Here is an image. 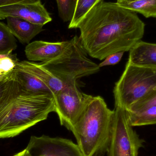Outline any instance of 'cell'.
<instances>
[{"label": "cell", "mask_w": 156, "mask_h": 156, "mask_svg": "<svg viewBox=\"0 0 156 156\" xmlns=\"http://www.w3.org/2000/svg\"><path fill=\"white\" fill-rule=\"evenodd\" d=\"M145 27L136 13L115 2L102 1L88 12L77 28L87 54L102 60L113 53L130 51L143 38Z\"/></svg>", "instance_id": "1"}, {"label": "cell", "mask_w": 156, "mask_h": 156, "mask_svg": "<svg viewBox=\"0 0 156 156\" xmlns=\"http://www.w3.org/2000/svg\"><path fill=\"white\" fill-rule=\"evenodd\" d=\"M55 111L53 95L26 92L15 77L8 92L0 102V138L18 135L46 120L48 115Z\"/></svg>", "instance_id": "2"}, {"label": "cell", "mask_w": 156, "mask_h": 156, "mask_svg": "<svg viewBox=\"0 0 156 156\" xmlns=\"http://www.w3.org/2000/svg\"><path fill=\"white\" fill-rule=\"evenodd\" d=\"M114 113L102 97L91 95L71 131L83 156L107 153Z\"/></svg>", "instance_id": "3"}, {"label": "cell", "mask_w": 156, "mask_h": 156, "mask_svg": "<svg viewBox=\"0 0 156 156\" xmlns=\"http://www.w3.org/2000/svg\"><path fill=\"white\" fill-rule=\"evenodd\" d=\"M88 54L77 36L69 40L61 54L53 59L40 63L54 76L66 84L77 82L78 79L100 71L99 65L88 58Z\"/></svg>", "instance_id": "4"}, {"label": "cell", "mask_w": 156, "mask_h": 156, "mask_svg": "<svg viewBox=\"0 0 156 156\" xmlns=\"http://www.w3.org/2000/svg\"><path fill=\"white\" fill-rule=\"evenodd\" d=\"M156 89V69L134 66L127 62L113 90L115 106L126 110Z\"/></svg>", "instance_id": "5"}, {"label": "cell", "mask_w": 156, "mask_h": 156, "mask_svg": "<svg viewBox=\"0 0 156 156\" xmlns=\"http://www.w3.org/2000/svg\"><path fill=\"white\" fill-rule=\"evenodd\" d=\"M114 111L108 156H138L144 140L130 124L125 109L115 106Z\"/></svg>", "instance_id": "6"}, {"label": "cell", "mask_w": 156, "mask_h": 156, "mask_svg": "<svg viewBox=\"0 0 156 156\" xmlns=\"http://www.w3.org/2000/svg\"><path fill=\"white\" fill-rule=\"evenodd\" d=\"M90 95L82 92L77 83H71L55 94V111L61 125L71 131Z\"/></svg>", "instance_id": "7"}, {"label": "cell", "mask_w": 156, "mask_h": 156, "mask_svg": "<svg viewBox=\"0 0 156 156\" xmlns=\"http://www.w3.org/2000/svg\"><path fill=\"white\" fill-rule=\"evenodd\" d=\"M26 149L30 156H83L71 140L45 135L31 136Z\"/></svg>", "instance_id": "8"}, {"label": "cell", "mask_w": 156, "mask_h": 156, "mask_svg": "<svg viewBox=\"0 0 156 156\" xmlns=\"http://www.w3.org/2000/svg\"><path fill=\"white\" fill-rule=\"evenodd\" d=\"M17 17L44 26L52 21L47 10L41 1L30 4L18 3L0 7V19Z\"/></svg>", "instance_id": "9"}, {"label": "cell", "mask_w": 156, "mask_h": 156, "mask_svg": "<svg viewBox=\"0 0 156 156\" xmlns=\"http://www.w3.org/2000/svg\"><path fill=\"white\" fill-rule=\"evenodd\" d=\"M69 42V40L56 42L34 41L26 47V56L29 61L46 62L61 54L68 45Z\"/></svg>", "instance_id": "10"}, {"label": "cell", "mask_w": 156, "mask_h": 156, "mask_svg": "<svg viewBox=\"0 0 156 156\" xmlns=\"http://www.w3.org/2000/svg\"><path fill=\"white\" fill-rule=\"evenodd\" d=\"M127 62L137 66L156 69V44L140 40L129 51Z\"/></svg>", "instance_id": "11"}, {"label": "cell", "mask_w": 156, "mask_h": 156, "mask_svg": "<svg viewBox=\"0 0 156 156\" xmlns=\"http://www.w3.org/2000/svg\"><path fill=\"white\" fill-rule=\"evenodd\" d=\"M8 28L21 43L28 44L38 34L44 31L43 26L35 24L17 17L6 18Z\"/></svg>", "instance_id": "12"}, {"label": "cell", "mask_w": 156, "mask_h": 156, "mask_svg": "<svg viewBox=\"0 0 156 156\" xmlns=\"http://www.w3.org/2000/svg\"><path fill=\"white\" fill-rule=\"evenodd\" d=\"M18 63L26 70L44 83L53 92V95L67 85L54 76L40 63L27 60L20 61Z\"/></svg>", "instance_id": "13"}, {"label": "cell", "mask_w": 156, "mask_h": 156, "mask_svg": "<svg viewBox=\"0 0 156 156\" xmlns=\"http://www.w3.org/2000/svg\"><path fill=\"white\" fill-rule=\"evenodd\" d=\"M119 6L139 13L147 18H156V0H116Z\"/></svg>", "instance_id": "14"}, {"label": "cell", "mask_w": 156, "mask_h": 156, "mask_svg": "<svg viewBox=\"0 0 156 156\" xmlns=\"http://www.w3.org/2000/svg\"><path fill=\"white\" fill-rule=\"evenodd\" d=\"M132 126H140L156 124V104L134 112H127Z\"/></svg>", "instance_id": "15"}, {"label": "cell", "mask_w": 156, "mask_h": 156, "mask_svg": "<svg viewBox=\"0 0 156 156\" xmlns=\"http://www.w3.org/2000/svg\"><path fill=\"white\" fill-rule=\"evenodd\" d=\"M103 0H76L73 16L69 25V29H76L89 12Z\"/></svg>", "instance_id": "16"}, {"label": "cell", "mask_w": 156, "mask_h": 156, "mask_svg": "<svg viewBox=\"0 0 156 156\" xmlns=\"http://www.w3.org/2000/svg\"><path fill=\"white\" fill-rule=\"evenodd\" d=\"M16 41L8 26L0 22V55H7L17 48Z\"/></svg>", "instance_id": "17"}, {"label": "cell", "mask_w": 156, "mask_h": 156, "mask_svg": "<svg viewBox=\"0 0 156 156\" xmlns=\"http://www.w3.org/2000/svg\"><path fill=\"white\" fill-rule=\"evenodd\" d=\"M58 14L64 22H70L73 16L76 0H56Z\"/></svg>", "instance_id": "18"}, {"label": "cell", "mask_w": 156, "mask_h": 156, "mask_svg": "<svg viewBox=\"0 0 156 156\" xmlns=\"http://www.w3.org/2000/svg\"><path fill=\"white\" fill-rule=\"evenodd\" d=\"M17 62L14 55H0V79L11 73Z\"/></svg>", "instance_id": "19"}, {"label": "cell", "mask_w": 156, "mask_h": 156, "mask_svg": "<svg viewBox=\"0 0 156 156\" xmlns=\"http://www.w3.org/2000/svg\"><path fill=\"white\" fill-rule=\"evenodd\" d=\"M156 104V89L136 102L126 110L127 112H134Z\"/></svg>", "instance_id": "20"}, {"label": "cell", "mask_w": 156, "mask_h": 156, "mask_svg": "<svg viewBox=\"0 0 156 156\" xmlns=\"http://www.w3.org/2000/svg\"><path fill=\"white\" fill-rule=\"evenodd\" d=\"M14 77V69L10 74L0 79V102L8 92Z\"/></svg>", "instance_id": "21"}, {"label": "cell", "mask_w": 156, "mask_h": 156, "mask_svg": "<svg viewBox=\"0 0 156 156\" xmlns=\"http://www.w3.org/2000/svg\"><path fill=\"white\" fill-rule=\"evenodd\" d=\"M124 52H116L108 55L103 62L99 65L100 68L109 66H114L118 64L122 58Z\"/></svg>", "instance_id": "22"}, {"label": "cell", "mask_w": 156, "mask_h": 156, "mask_svg": "<svg viewBox=\"0 0 156 156\" xmlns=\"http://www.w3.org/2000/svg\"><path fill=\"white\" fill-rule=\"evenodd\" d=\"M40 1L41 0H0V7L15 4L34 3Z\"/></svg>", "instance_id": "23"}, {"label": "cell", "mask_w": 156, "mask_h": 156, "mask_svg": "<svg viewBox=\"0 0 156 156\" xmlns=\"http://www.w3.org/2000/svg\"><path fill=\"white\" fill-rule=\"evenodd\" d=\"M13 156H30V155L28 154V152L26 149H25L22 152H19L18 154H16Z\"/></svg>", "instance_id": "24"}]
</instances>
